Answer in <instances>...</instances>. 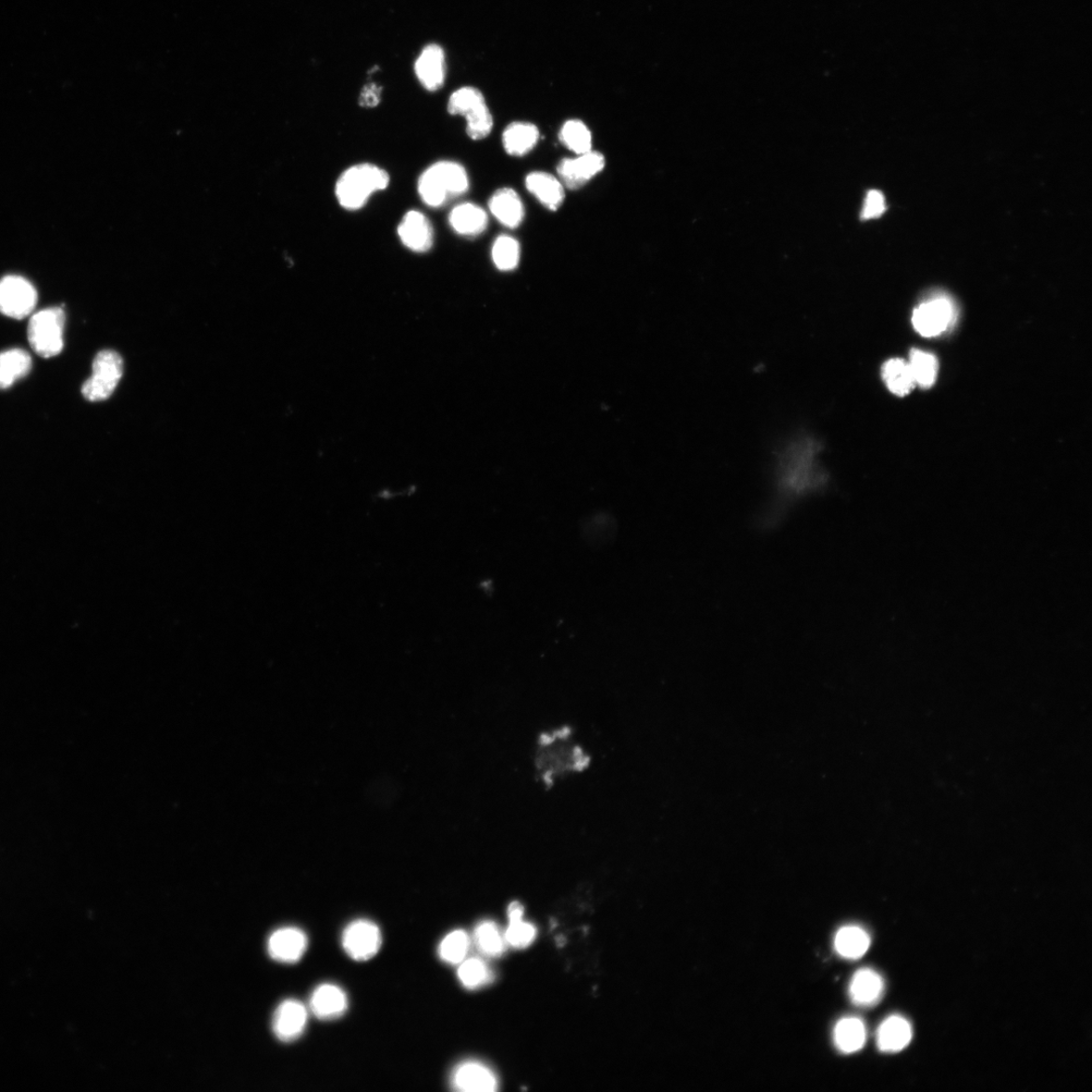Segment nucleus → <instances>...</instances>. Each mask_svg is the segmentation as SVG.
<instances>
[{
  "label": "nucleus",
  "mask_w": 1092,
  "mask_h": 1092,
  "mask_svg": "<svg viewBox=\"0 0 1092 1092\" xmlns=\"http://www.w3.org/2000/svg\"><path fill=\"white\" fill-rule=\"evenodd\" d=\"M532 762L535 781L550 791L562 781L586 774L593 757L576 739L574 729L564 723L537 733Z\"/></svg>",
  "instance_id": "1"
},
{
  "label": "nucleus",
  "mask_w": 1092,
  "mask_h": 1092,
  "mask_svg": "<svg viewBox=\"0 0 1092 1092\" xmlns=\"http://www.w3.org/2000/svg\"><path fill=\"white\" fill-rule=\"evenodd\" d=\"M470 190L465 168L456 162H438L429 166L418 180V192L425 205L441 207Z\"/></svg>",
  "instance_id": "2"
},
{
  "label": "nucleus",
  "mask_w": 1092,
  "mask_h": 1092,
  "mask_svg": "<svg viewBox=\"0 0 1092 1092\" xmlns=\"http://www.w3.org/2000/svg\"><path fill=\"white\" fill-rule=\"evenodd\" d=\"M390 177L387 171L372 163H362L347 168L335 186L339 205L348 211L361 210L378 191L387 190Z\"/></svg>",
  "instance_id": "3"
},
{
  "label": "nucleus",
  "mask_w": 1092,
  "mask_h": 1092,
  "mask_svg": "<svg viewBox=\"0 0 1092 1092\" xmlns=\"http://www.w3.org/2000/svg\"><path fill=\"white\" fill-rule=\"evenodd\" d=\"M447 110L452 116L465 119L466 133L475 141L486 139L493 130V116L484 94L477 89L465 87L453 92L449 97Z\"/></svg>",
  "instance_id": "4"
},
{
  "label": "nucleus",
  "mask_w": 1092,
  "mask_h": 1092,
  "mask_svg": "<svg viewBox=\"0 0 1092 1092\" xmlns=\"http://www.w3.org/2000/svg\"><path fill=\"white\" fill-rule=\"evenodd\" d=\"M64 327L65 314L58 306L35 314L28 327L33 350L45 359L57 357L64 347Z\"/></svg>",
  "instance_id": "5"
},
{
  "label": "nucleus",
  "mask_w": 1092,
  "mask_h": 1092,
  "mask_svg": "<svg viewBox=\"0 0 1092 1092\" xmlns=\"http://www.w3.org/2000/svg\"><path fill=\"white\" fill-rule=\"evenodd\" d=\"M124 372L121 355L113 350L97 353L92 376L82 386V394L91 402H102L113 395Z\"/></svg>",
  "instance_id": "6"
},
{
  "label": "nucleus",
  "mask_w": 1092,
  "mask_h": 1092,
  "mask_svg": "<svg viewBox=\"0 0 1092 1092\" xmlns=\"http://www.w3.org/2000/svg\"><path fill=\"white\" fill-rule=\"evenodd\" d=\"M383 937L377 925L367 919L354 920L342 934V946L351 959L367 961L382 947Z\"/></svg>",
  "instance_id": "7"
},
{
  "label": "nucleus",
  "mask_w": 1092,
  "mask_h": 1092,
  "mask_svg": "<svg viewBox=\"0 0 1092 1092\" xmlns=\"http://www.w3.org/2000/svg\"><path fill=\"white\" fill-rule=\"evenodd\" d=\"M38 293L26 278L9 276L0 281V313L21 320L34 311Z\"/></svg>",
  "instance_id": "8"
},
{
  "label": "nucleus",
  "mask_w": 1092,
  "mask_h": 1092,
  "mask_svg": "<svg viewBox=\"0 0 1092 1092\" xmlns=\"http://www.w3.org/2000/svg\"><path fill=\"white\" fill-rule=\"evenodd\" d=\"M955 308L947 298L931 299L914 312L913 323L917 333L924 337H935L946 331L954 322Z\"/></svg>",
  "instance_id": "9"
},
{
  "label": "nucleus",
  "mask_w": 1092,
  "mask_h": 1092,
  "mask_svg": "<svg viewBox=\"0 0 1092 1092\" xmlns=\"http://www.w3.org/2000/svg\"><path fill=\"white\" fill-rule=\"evenodd\" d=\"M605 164L604 155L591 150L575 158L562 159L558 166V175L563 187L575 191L598 176Z\"/></svg>",
  "instance_id": "10"
},
{
  "label": "nucleus",
  "mask_w": 1092,
  "mask_h": 1092,
  "mask_svg": "<svg viewBox=\"0 0 1092 1092\" xmlns=\"http://www.w3.org/2000/svg\"><path fill=\"white\" fill-rule=\"evenodd\" d=\"M398 236L404 247L417 253L431 250L434 244V230L429 219L419 211H409L398 226Z\"/></svg>",
  "instance_id": "11"
},
{
  "label": "nucleus",
  "mask_w": 1092,
  "mask_h": 1092,
  "mask_svg": "<svg viewBox=\"0 0 1092 1092\" xmlns=\"http://www.w3.org/2000/svg\"><path fill=\"white\" fill-rule=\"evenodd\" d=\"M452 1089L463 1092H493L498 1089L495 1073L486 1065L465 1061L458 1065L450 1076Z\"/></svg>",
  "instance_id": "12"
},
{
  "label": "nucleus",
  "mask_w": 1092,
  "mask_h": 1092,
  "mask_svg": "<svg viewBox=\"0 0 1092 1092\" xmlns=\"http://www.w3.org/2000/svg\"><path fill=\"white\" fill-rule=\"evenodd\" d=\"M414 70L417 78L425 90L436 92L443 88L447 78L444 48L437 44H429L424 47L419 57L416 60Z\"/></svg>",
  "instance_id": "13"
},
{
  "label": "nucleus",
  "mask_w": 1092,
  "mask_h": 1092,
  "mask_svg": "<svg viewBox=\"0 0 1092 1092\" xmlns=\"http://www.w3.org/2000/svg\"><path fill=\"white\" fill-rule=\"evenodd\" d=\"M308 1009L299 1000H288L281 1002L273 1018L274 1033L281 1042L299 1039L308 1024Z\"/></svg>",
  "instance_id": "14"
},
{
  "label": "nucleus",
  "mask_w": 1092,
  "mask_h": 1092,
  "mask_svg": "<svg viewBox=\"0 0 1092 1092\" xmlns=\"http://www.w3.org/2000/svg\"><path fill=\"white\" fill-rule=\"evenodd\" d=\"M308 949V937L298 928H282L269 937L267 950L269 956L281 963H296Z\"/></svg>",
  "instance_id": "15"
},
{
  "label": "nucleus",
  "mask_w": 1092,
  "mask_h": 1092,
  "mask_svg": "<svg viewBox=\"0 0 1092 1092\" xmlns=\"http://www.w3.org/2000/svg\"><path fill=\"white\" fill-rule=\"evenodd\" d=\"M310 1011L321 1021L335 1020L348 1009V999L345 990L333 984L319 986L310 999Z\"/></svg>",
  "instance_id": "16"
},
{
  "label": "nucleus",
  "mask_w": 1092,
  "mask_h": 1092,
  "mask_svg": "<svg viewBox=\"0 0 1092 1092\" xmlns=\"http://www.w3.org/2000/svg\"><path fill=\"white\" fill-rule=\"evenodd\" d=\"M488 215L483 207L473 203H463L452 208L448 223L457 234L463 237H477L488 227Z\"/></svg>",
  "instance_id": "17"
},
{
  "label": "nucleus",
  "mask_w": 1092,
  "mask_h": 1092,
  "mask_svg": "<svg viewBox=\"0 0 1092 1092\" xmlns=\"http://www.w3.org/2000/svg\"><path fill=\"white\" fill-rule=\"evenodd\" d=\"M490 213L507 228H518L524 220L525 211L520 196L512 189H500L489 201Z\"/></svg>",
  "instance_id": "18"
},
{
  "label": "nucleus",
  "mask_w": 1092,
  "mask_h": 1092,
  "mask_svg": "<svg viewBox=\"0 0 1092 1092\" xmlns=\"http://www.w3.org/2000/svg\"><path fill=\"white\" fill-rule=\"evenodd\" d=\"M525 183L527 190L549 211H558L566 198L561 181L544 171L530 174Z\"/></svg>",
  "instance_id": "19"
},
{
  "label": "nucleus",
  "mask_w": 1092,
  "mask_h": 1092,
  "mask_svg": "<svg viewBox=\"0 0 1092 1092\" xmlns=\"http://www.w3.org/2000/svg\"><path fill=\"white\" fill-rule=\"evenodd\" d=\"M913 1028L909 1021L901 1015H892L882 1023L877 1033L880 1051L897 1053L910 1045Z\"/></svg>",
  "instance_id": "20"
},
{
  "label": "nucleus",
  "mask_w": 1092,
  "mask_h": 1092,
  "mask_svg": "<svg viewBox=\"0 0 1092 1092\" xmlns=\"http://www.w3.org/2000/svg\"><path fill=\"white\" fill-rule=\"evenodd\" d=\"M539 130L526 121H514L503 133V146L505 151L515 157L532 152L539 140Z\"/></svg>",
  "instance_id": "21"
},
{
  "label": "nucleus",
  "mask_w": 1092,
  "mask_h": 1092,
  "mask_svg": "<svg viewBox=\"0 0 1092 1092\" xmlns=\"http://www.w3.org/2000/svg\"><path fill=\"white\" fill-rule=\"evenodd\" d=\"M885 983L882 977L871 969H862L853 976L850 985V997L854 1003L861 1006H872L882 998Z\"/></svg>",
  "instance_id": "22"
},
{
  "label": "nucleus",
  "mask_w": 1092,
  "mask_h": 1092,
  "mask_svg": "<svg viewBox=\"0 0 1092 1092\" xmlns=\"http://www.w3.org/2000/svg\"><path fill=\"white\" fill-rule=\"evenodd\" d=\"M834 1045L844 1054L860 1051L867 1040L865 1024L858 1017H844L834 1028Z\"/></svg>",
  "instance_id": "23"
},
{
  "label": "nucleus",
  "mask_w": 1092,
  "mask_h": 1092,
  "mask_svg": "<svg viewBox=\"0 0 1092 1092\" xmlns=\"http://www.w3.org/2000/svg\"><path fill=\"white\" fill-rule=\"evenodd\" d=\"M871 939L868 932L857 926L842 928L834 939V949L844 959L857 960L862 958L870 948Z\"/></svg>",
  "instance_id": "24"
},
{
  "label": "nucleus",
  "mask_w": 1092,
  "mask_h": 1092,
  "mask_svg": "<svg viewBox=\"0 0 1092 1092\" xmlns=\"http://www.w3.org/2000/svg\"><path fill=\"white\" fill-rule=\"evenodd\" d=\"M32 370L31 355L22 349H10L0 353V390L14 385Z\"/></svg>",
  "instance_id": "25"
},
{
  "label": "nucleus",
  "mask_w": 1092,
  "mask_h": 1092,
  "mask_svg": "<svg viewBox=\"0 0 1092 1092\" xmlns=\"http://www.w3.org/2000/svg\"><path fill=\"white\" fill-rule=\"evenodd\" d=\"M882 377L889 390L901 397L910 394L916 385L910 364L900 359L890 360L883 365Z\"/></svg>",
  "instance_id": "26"
},
{
  "label": "nucleus",
  "mask_w": 1092,
  "mask_h": 1092,
  "mask_svg": "<svg viewBox=\"0 0 1092 1092\" xmlns=\"http://www.w3.org/2000/svg\"><path fill=\"white\" fill-rule=\"evenodd\" d=\"M561 144L576 155L592 150L593 137L590 129L579 120L564 122L560 132Z\"/></svg>",
  "instance_id": "27"
},
{
  "label": "nucleus",
  "mask_w": 1092,
  "mask_h": 1092,
  "mask_svg": "<svg viewBox=\"0 0 1092 1092\" xmlns=\"http://www.w3.org/2000/svg\"><path fill=\"white\" fill-rule=\"evenodd\" d=\"M475 943L478 951L487 957H499L506 949L505 935L494 922L485 920L478 924L474 934Z\"/></svg>",
  "instance_id": "28"
},
{
  "label": "nucleus",
  "mask_w": 1092,
  "mask_h": 1092,
  "mask_svg": "<svg viewBox=\"0 0 1092 1092\" xmlns=\"http://www.w3.org/2000/svg\"><path fill=\"white\" fill-rule=\"evenodd\" d=\"M472 941L463 929L449 932L439 943L438 955L440 959L450 965H460L468 958Z\"/></svg>",
  "instance_id": "29"
},
{
  "label": "nucleus",
  "mask_w": 1092,
  "mask_h": 1092,
  "mask_svg": "<svg viewBox=\"0 0 1092 1092\" xmlns=\"http://www.w3.org/2000/svg\"><path fill=\"white\" fill-rule=\"evenodd\" d=\"M911 370L915 380V384L922 388H929L935 384L939 364L934 355L914 349L910 355Z\"/></svg>",
  "instance_id": "30"
},
{
  "label": "nucleus",
  "mask_w": 1092,
  "mask_h": 1092,
  "mask_svg": "<svg viewBox=\"0 0 1092 1092\" xmlns=\"http://www.w3.org/2000/svg\"><path fill=\"white\" fill-rule=\"evenodd\" d=\"M520 253V244L517 239L502 235L493 244L492 260L499 271L511 272L518 266Z\"/></svg>",
  "instance_id": "31"
},
{
  "label": "nucleus",
  "mask_w": 1092,
  "mask_h": 1092,
  "mask_svg": "<svg viewBox=\"0 0 1092 1092\" xmlns=\"http://www.w3.org/2000/svg\"><path fill=\"white\" fill-rule=\"evenodd\" d=\"M458 976L461 985L468 989L487 986L493 980L492 971L480 958H466L460 964Z\"/></svg>",
  "instance_id": "32"
},
{
  "label": "nucleus",
  "mask_w": 1092,
  "mask_h": 1092,
  "mask_svg": "<svg viewBox=\"0 0 1092 1092\" xmlns=\"http://www.w3.org/2000/svg\"><path fill=\"white\" fill-rule=\"evenodd\" d=\"M536 929L525 923L523 916L509 917V927L505 932V939L515 948H526L534 941Z\"/></svg>",
  "instance_id": "33"
},
{
  "label": "nucleus",
  "mask_w": 1092,
  "mask_h": 1092,
  "mask_svg": "<svg viewBox=\"0 0 1092 1092\" xmlns=\"http://www.w3.org/2000/svg\"><path fill=\"white\" fill-rule=\"evenodd\" d=\"M886 210L885 195L879 191L872 190L867 192L861 212L862 220L879 218Z\"/></svg>",
  "instance_id": "34"
},
{
  "label": "nucleus",
  "mask_w": 1092,
  "mask_h": 1092,
  "mask_svg": "<svg viewBox=\"0 0 1092 1092\" xmlns=\"http://www.w3.org/2000/svg\"><path fill=\"white\" fill-rule=\"evenodd\" d=\"M382 88L378 87L377 84L367 83L361 92L360 105L370 108L377 106L382 100Z\"/></svg>",
  "instance_id": "35"
}]
</instances>
